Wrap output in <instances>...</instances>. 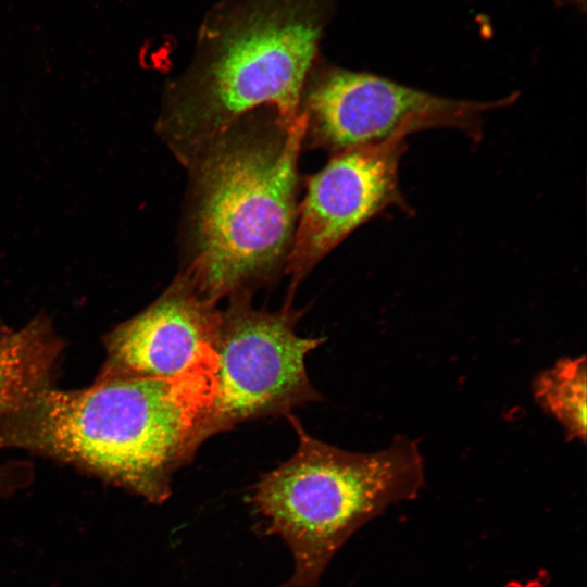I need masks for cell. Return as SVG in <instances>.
<instances>
[{
  "label": "cell",
  "instance_id": "cell-1",
  "mask_svg": "<svg viewBox=\"0 0 587 587\" xmlns=\"http://www.w3.org/2000/svg\"><path fill=\"white\" fill-rule=\"evenodd\" d=\"M304 122L261 107L185 165L180 270L217 303L251 296L285 272L299 210Z\"/></svg>",
  "mask_w": 587,
  "mask_h": 587
},
{
  "label": "cell",
  "instance_id": "cell-2",
  "mask_svg": "<svg viewBox=\"0 0 587 587\" xmlns=\"http://www.w3.org/2000/svg\"><path fill=\"white\" fill-rule=\"evenodd\" d=\"M215 372L42 389L0 417V450L53 458L161 504L203 444Z\"/></svg>",
  "mask_w": 587,
  "mask_h": 587
},
{
  "label": "cell",
  "instance_id": "cell-3",
  "mask_svg": "<svg viewBox=\"0 0 587 587\" xmlns=\"http://www.w3.org/2000/svg\"><path fill=\"white\" fill-rule=\"evenodd\" d=\"M327 9L328 0H240L209 21L191 64L165 88L155 124L184 167L250 111L298 116Z\"/></svg>",
  "mask_w": 587,
  "mask_h": 587
},
{
  "label": "cell",
  "instance_id": "cell-4",
  "mask_svg": "<svg viewBox=\"0 0 587 587\" xmlns=\"http://www.w3.org/2000/svg\"><path fill=\"white\" fill-rule=\"evenodd\" d=\"M298 448L261 476L251 503L266 535H277L294 560L279 587H317L332 559L362 526L390 505L414 499L424 485L417 441L403 435L371 453L350 452L309 435L287 415Z\"/></svg>",
  "mask_w": 587,
  "mask_h": 587
},
{
  "label": "cell",
  "instance_id": "cell-5",
  "mask_svg": "<svg viewBox=\"0 0 587 587\" xmlns=\"http://www.w3.org/2000/svg\"><path fill=\"white\" fill-rule=\"evenodd\" d=\"M300 311L286 302L271 312L254 309L251 296L228 299L220 310L215 396L202 441L247 421L289 415L321 399L305 370V357L322 338L301 337Z\"/></svg>",
  "mask_w": 587,
  "mask_h": 587
},
{
  "label": "cell",
  "instance_id": "cell-6",
  "mask_svg": "<svg viewBox=\"0 0 587 587\" xmlns=\"http://www.w3.org/2000/svg\"><path fill=\"white\" fill-rule=\"evenodd\" d=\"M515 99H451L371 73L314 65L298 107L304 122L302 150L335 154L434 128L457 129L478 140L485 113Z\"/></svg>",
  "mask_w": 587,
  "mask_h": 587
},
{
  "label": "cell",
  "instance_id": "cell-7",
  "mask_svg": "<svg viewBox=\"0 0 587 587\" xmlns=\"http://www.w3.org/2000/svg\"><path fill=\"white\" fill-rule=\"evenodd\" d=\"M405 147V138H391L344 150L308 178L285 270L290 275L287 301L355 229L391 207L409 210L399 184Z\"/></svg>",
  "mask_w": 587,
  "mask_h": 587
},
{
  "label": "cell",
  "instance_id": "cell-8",
  "mask_svg": "<svg viewBox=\"0 0 587 587\" xmlns=\"http://www.w3.org/2000/svg\"><path fill=\"white\" fill-rule=\"evenodd\" d=\"M217 303L182 273L149 307L105 338V360L95 382L175 379L217 365Z\"/></svg>",
  "mask_w": 587,
  "mask_h": 587
},
{
  "label": "cell",
  "instance_id": "cell-9",
  "mask_svg": "<svg viewBox=\"0 0 587 587\" xmlns=\"http://www.w3.org/2000/svg\"><path fill=\"white\" fill-rule=\"evenodd\" d=\"M63 347L42 316L0 339V417L51 387Z\"/></svg>",
  "mask_w": 587,
  "mask_h": 587
},
{
  "label": "cell",
  "instance_id": "cell-10",
  "mask_svg": "<svg viewBox=\"0 0 587 587\" xmlns=\"http://www.w3.org/2000/svg\"><path fill=\"white\" fill-rule=\"evenodd\" d=\"M533 396L563 428L567 440H586V358H562L533 380Z\"/></svg>",
  "mask_w": 587,
  "mask_h": 587
},
{
  "label": "cell",
  "instance_id": "cell-11",
  "mask_svg": "<svg viewBox=\"0 0 587 587\" xmlns=\"http://www.w3.org/2000/svg\"><path fill=\"white\" fill-rule=\"evenodd\" d=\"M34 477L33 466L25 461L0 464V498H5L28 486Z\"/></svg>",
  "mask_w": 587,
  "mask_h": 587
},
{
  "label": "cell",
  "instance_id": "cell-12",
  "mask_svg": "<svg viewBox=\"0 0 587 587\" xmlns=\"http://www.w3.org/2000/svg\"><path fill=\"white\" fill-rule=\"evenodd\" d=\"M13 329L8 327L4 322L0 319V339L11 333Z\"/></svg>",
  "mask_w": 587,
  "mask_h": 587
}]
</instances>
